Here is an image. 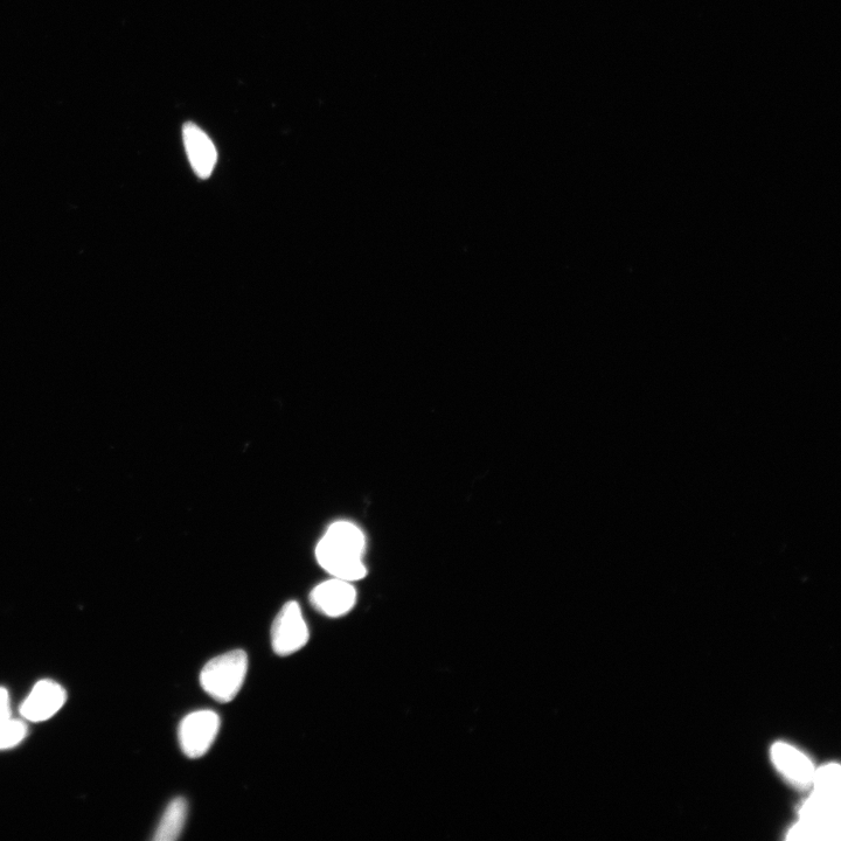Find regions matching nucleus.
<instances>
[{
  "mask_svg": "<svg viewBox=\"0 0 841 841\" xmlns=\"http://www.w3.org/2000/svg\"><path fill=\"white\" fill-rule=\"evenodd\" d=\"M310 601L319 613L335 618L350 613L356 604L357 592L350 581L333 578L315 587Z\"/></svg>",
  "mask_w": 841,
  "mask_h": 841,
  "instance_id": "5",
  "label": "nucleus"
},
{
  "mask_svg": "<svg viewBox=\"0 0 841 841\" xmlns=\"http://www.w3.org/2000/svg\"><path fill=\"white\" fill-rule=\"evenodd\" d=\"M365 535L350 521H337L329 526L316 548L319 566L333 578L358 581L365 578L363 562Z\"/></svg>",
  "mask_w": 841,
  "mask_h": 841,
  "instance_id": "1",
  "label": "nucleus"
},
{
  "mask_svg": "<svg viewBox=\"0 0 841 841\" xmlns=\"http://www.w3.org/2000/svg\"><path fill=\"white\" fill-rule=\"evenodd\" d=\"M247 671V653L234 650L210 660L200 673V684L219 703H229L240 692Z\"/></svg>",
  "mask_w": 841,
  "mask_h": 841,
  "instance_id": "2",
  "label": "nucleus"
},
{
  "mask_svg": "<svg viewBox=\"0 0 841 841\" xmlns=\"http://www.w3.org/2000/svg\"><path fill=\"white\" fill-rule=\"evenodd\" d=\"M65 703L64 687L51 680H41L20 707V714L32 722L46 721L57 714Z\"/></svg>",
  "mask_w": 841,
  "mask_h": 841,
  "instance_id": "6",
  "label": "nucleus"
},
{
  "mask_svg": "<svg viewBox=\"0 0 841 841\" xmlns=\"http://www.w3.org/2000/svg\"><path fill=\"white\" fill-rule=\"evenodd\" d=\"M189 805L183 797L173 799L166 808L155 833L156 841H175L184 830Z\"/></svg>",
  "mask_w": 841,
  "mask_h": 841,
  "instance_id": "9",
  "label": "nucleus"
},
{
  "mask_svg": "<svg viewBox=\"0 0 841 841\" xmlns=\"http://www.w3.org/2000/svg\"><path fill=\"white\" fill-rule=\"evenodd\" d=\"M11 718V706L9 692L0 687V721Z\"/></svg>",
  "mask_w": 841,
  "mask_h": 841,
  "instance_id": "12",
  "label": "nucleus"
},
{
  "mask_svg": "<svg viewBox=\"0 0 841 841\" xmlns=\"http://www.w3.org/2000/svg\"><path fill=\"white\" fill-rule=\"evenodd\" d=\"M812 784L815 785L816 794L839 799L840 767L838 764H829L816 770Z\"/></svg>",
  "mask_w": 841,
  "mask_h": 841,
  "instance_id": "10",
  "label": "nucleus"
},
{
  "mask_svg": "<svg viewBox=\"0 0 841 841\" xmlns=\"http://www.w3.org/2000/svg\"><path fill=\"white\" fill-rule=\"evenodd\" d=\"M27 727L23 721L8 719L0 721V750L10 749L25 739Z\"/></svg>",
  "mask_w": 841,
  "mask_h": 841,
  "instance_id": "11",
  "label": "nucleus"
},
{
  "mask_svg": "<svg viewBox=\"0 0 841 841\" xmlns=\"http://www.w3.org/2000/svg\"><path fill=\"white\" fill-rule=\"evenodd\" d=\"M221 721L213 711L193 712L180 722L179 743L190 759H199L211 749L220 731Z\"/></svg>",
  "mask_w": 841,
  "mask_h": 841,
  "instance_id": "4",
  "label": "nucleus"
},
{
  "mask_svg": "<svg viewBox=\"0 0 841 841\" xmlns=\"http://www.w3.org/2000/svg\"><path fill=\"white\" fill-rule=\"evenodd\" d=\"M309 638L308 624L300 604L295 601L284 604L271 629V643L276 655H293L307 645Z\"/></svg>",
  "mask_w": 841,
  "mask_h": 841,
  "instance_id": "3",
  "label": "nucleus"
},
{
  "mask_svg": "<svg viewBox=\"0 0 841 841\" xmlns=\"http://www.w3.org/2000/svg\"><path fill=\"white\" fill-rule=\"evenodd\" d=\"M771 759L781 773L799 787L808 788L813 783L816 769L808 756L788 743L777 742L771 748Z\"/></svg>",
  "mask_w": 841,
  "mask_h": 841,
  "instance_id": "8",
  "label": "nucleus"
},
{
  "mask_svg": "<svg viewBox=\"0 0 841 841\" xmlns=\"http://www.w3.org/2000/svg\"><path fill=\"white\" fill-rule=\"evenodd\" d=\"M183 139L193 171L199 178L211 177L218 162V151L212 139L197 124L191 122L184 125Z\"/></svg>",
  "mask_w": 841,
  "mask_h": 841,
  "instance_id": "7",
  "label": "nucleus"
}]
</instances>
